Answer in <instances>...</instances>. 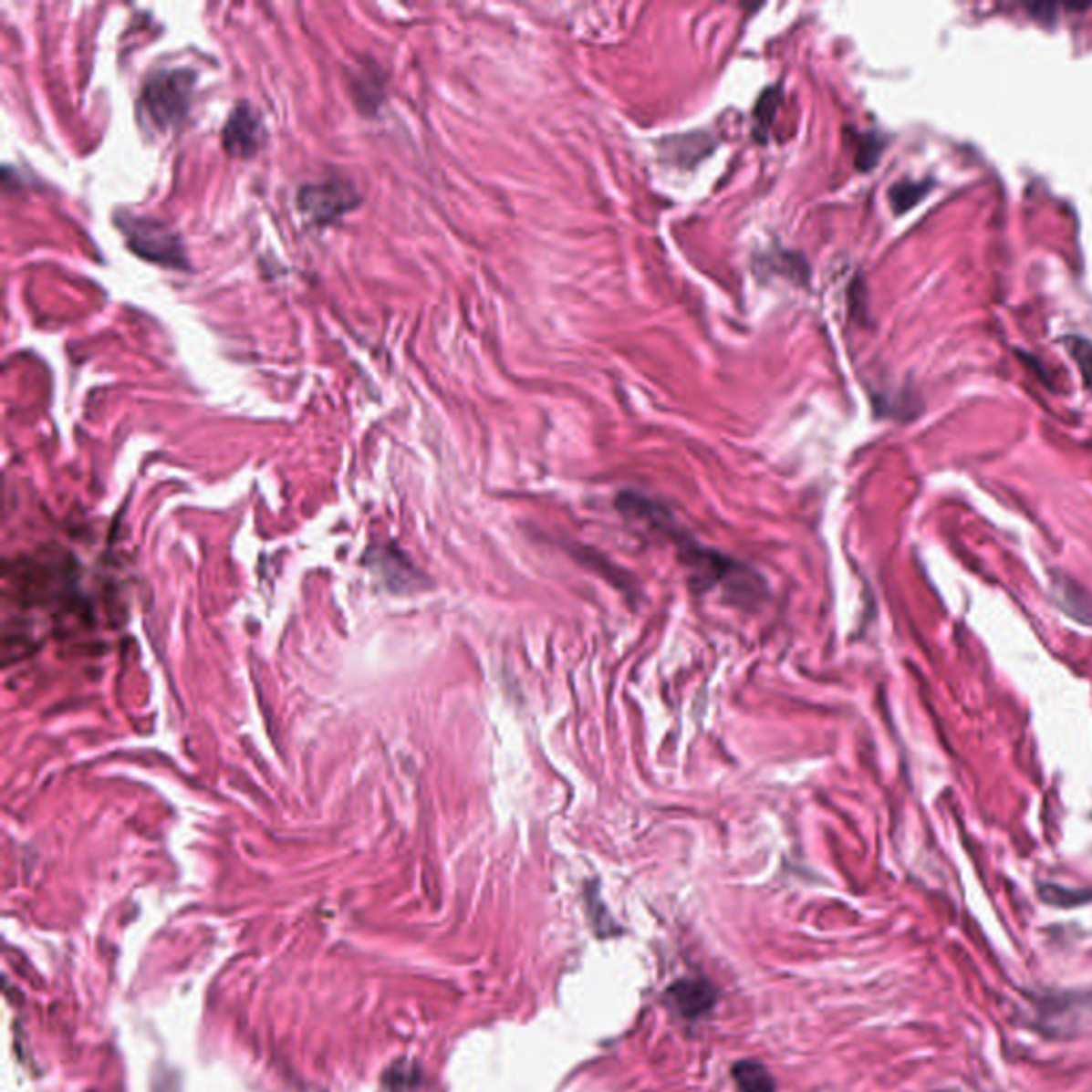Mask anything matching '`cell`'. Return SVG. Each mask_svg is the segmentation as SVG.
I'll return each instance as SVG.
<instances>
[{
  "mask_svg": "<svg viewBox=\"0 0 1092 1092\" xmlns=\"http://www.w3.org/2000/svg\"><path fill=\"white\" fill-rule=\"evenodd\" d=\"M931 182H900L889 188V203H892L896 213L909 212L911 207L920 203L931 191Z\"/></svg>",
  "mask_w": 1092,
  "mask_h": 1092,
  "instance_id": "obj_8",
  "label": "cell"
},
{
  "mask_svg": "<svg viewBox=\"0 0 1092 1092\" xmlns=\"http://www.w3.org/2000/svg\"><path fill=\"white\" fill-rule=\"evenodd\" d=\"M879 151H881V145L877 143L873 137H864L860 143V150H858V161H856L858 169L867 172V169L873 167L877 159H879Z\"/></svg>",
  "mask_w": 1092,
  "mask_h": 1092,
  "instance_id": "obj_12",
  "label": "cell"
},
{
  "mask_svg": "<svg viewBox=\"0 0 1092 1092\" xmlns=\"http://www.w3.org/2000/svg\"><path fill=\"white\" fill-rule=\"evenodd\" d=\"M194 90V73L188 68L159 71L141 92V113L159 130H167L186 118Z\"/></svg>",
  "mask_w": 1092,
  "mask_h": 1092,
  "instance_id": "obj_2",
  "label": "cell"
},
{
  "mask_svg": "<svg viewBox=\"0 0 1092 1092\" xmlns=\"http://www.w3.org/2000/svg\"><path fill=\"white\" fill-rule=\"evenodd\" d=\"M666 999L685 1018H700L715 1005L717 994L704 980H681L668 988Z\"/></svg>",
  "mask_w": 1092,
  "mask_h": 1092,
  "instance_id": "obj_6",
  "label": "cell"
},
{
  "mask_svg": "<svg viewBox=\"0 0 1092 1092\" xmlns=\"http://www.w3.org/2000/svg\"><path fill=\"white\" fill-rule=\"evenodd\" d=\"M1039 894L1044 896V900L1052 902V905H1060V907L1077 905V902L1092 899L1090 892H1073V889H1065L1058 886H1044L1039 889Z\"/></svg>",
  "mask_w": 1092,
  "mask_h": 1092,
  "instance_id": "obj_11",
  "label": "cell"
},
{
  "mask_svg": "<svg viewBox=\"0 0 1092 1092\" xmlns=\"http://www.w3.org/2000/svg\"><path fill=\"white\" fill-rule=\"evenodd\" d=\"M617 510L632 521H645L655 532L672 540V545L677 546L679 564L685 567L693 591L702 593L723 587L732 602L743 606L760 604L766 593L762 577H757L755 570H751L741 561L698 545L693 536L690 538L685 532H681L671 513H666L660 504L647 500L645 495L626 491L617 497Z\"/></svg>",
  "mask_w": 1092,
  "mask_h": 1092,
  "instance_id": "obj_1",
  "label": "cell"
},
{
  "mask_svg": "<svg viewBox=\"0 0 1092 1092\" xmlns=\"http://www.w3.org/2000/svg\"><path fill=\"white\" fill-rule=\"evenodd\" d=\"M779 99H781V90L779 88H768L766 92L762 94L760 100H757L755 105V137L757 141H766V135H768V129H770V122H773L775 118V111H776V105H779Z\"/></svg>",
  "mask_w": 1092,
  "mask_h": 1092,
  "instance_id": "obj_9",
  "label": "cell"
},
{
  "mask_svg": "<svg viewBox=\"0 0 1092 1092\" xmlns=\"http://www.w3.org/2000/svg\"><path fill=\"white\" fill-rule=\"evenodd\" d=\"M122 229L130 250L145 261L165 265V267H186L184 245L169 226L135 218L122 223Z\"/></svg>",
  "mask_w": 1092,
  "mask_h": 1092,
  "instance_id": "obj_3",
  "label": "cell"
},
{
  "mask_svg": "<svg viewBox=\"0 0 1092 1092\" xmlns=\"http://www.w3.org/2000/svg\"><path fill=\"white\" fill-rule=\"evenodd\" d=\"M734 1082L741 1092H775V1079L766 1066L754 1060H743L732 1069Z\"/></svg>",
  "mask_w": 1092,
  "mask_h": 1092,
  "instance_id": "obj_7",
  "label": "cell"
},
{
  "mask_svg": "<svg viewBox=\"0 0 1092 1092\" xmlns=\"http://www.w3.org/2000/svg\"><path fill=\"white\" fill-rule=\"evenodd\" d=\"M1065 344L1071 352L1073 361L1077 363L1079 371H1082L1084 380L1088 382V387L1092 389V342L1084 338H1066Z\"/></svg>",
  "mask_w": 1092,
  "mask_h": 1092,
  "instance_id": "obj_10",
  "label": "cell"
},
{
  "mask_svg": "<svg viewBox=\"0 0 1092 1092\" xmlns=\"http://www.w3.org/2000/svg\"><path fill=\"white\" fill-rule=\"evenodd\" d=\"M263 124L248 103H239L231 111L223 130L224 150L239 159H252L263 143Z\"/></svg>",
  "mask_w": 1092,
  "mask_h": 1092,
  "instance_id": "obj_5",
  "label": "cell"
},
{
  "mask_svg": "<svg viewBox=\"0 0 1092 1092\" xmlns=\"http://www.w3.org/2000/svg\"><path fill=\"white\" fill-rule=\"evenodd\" d=\"M299 210L317 224H331L359 203L355 186L346 180H325L299 191Z\"/></svg>",
  "mask_w": 1092,
  "mask_h": 1092,
  "instance_id": "obj_4",
  "label": "cell"
}]
</instances>
